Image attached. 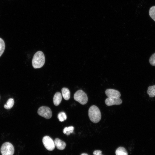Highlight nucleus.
<instances>
[{
    "mask_svg": "<svg viewBox=\"0 0 155 155\" xmlns=\"http://www.w3.org/2000/svg\"><path fill=\"white\" fill-rule=\"evenodd\" d=\"M5 43L3 40L0 38V57L3 53L5 49Z\"/></svg>",
    "mask_w": 155,
    "mask_h": 155,
    "instance_id": "dca6fc26",
    "label": "nucleus"
},
{
    "mask_svg": "<svg viewBox=\"0 0 155 155\" xmlns=\"http://www.w3.org/2000/svg\"><path fill=\"white\" fill-rule=\"evenodd\" d=\"M14 100L13 98H10L8 99L5 104L4 106V108L7 109H11L13 106L14 104Z\"/></svg>",
    "mask_w": 155,
    "mask_h": 155,
    "instance_id": "ddd939ff",
    "label": "nucleus"
},
{
    "mask_svg": "<svg viewBox=\"0 0 155 155\" xmlns=\"http://www.w3.org/2000/svg\"><path fill=\"white\" fill-rule=\"evenodd\" d=\"M62 96L66 100H68L70 97V93L69 90L67 88H63L61 90Z\"/></svg>",
    "mask_w": 155,
    "mask_h": 155,
    "instance_id": "9b49d317",
    "label": "nucleus"
},
{
    "mask_svg": "<svg viewBox=\"0 0 155 155\" xmlns=\"http://www.w3.org/2000/svg\"><path fill=\"white\" fill-rule=\"evenodd\" d=\"M105 93L108 97H114L119 98L121 94L118 90L112 89H108L105 91Z\"/></svg>",
    "mask_w": 155,
    "mask_h": 155,
    "instance_id": "6e6552de",
    "label": "nucleus"
},
{
    "mask_svg": "<svg viewBox=\"0 0 155 155\" xmlns=\"http://www.w3.org/2000/svg\"><path fill=\"white\" fill-rule=\"evenodd\" d=\"M149 14L150 17L155 21V6H153L150 8Z\"/></svg>",
    "mask_w": 155,
    "mask_h": 155,
    "instance_id": "a211bd4d",
    "label": "nucleus"
},
{
    "mask_svg": "<svg viewBox=\"0 0 155 155\" xmlns=\"http://www.w3.org/2000/svg\"><path fill=\"white\" fill-rule=\"evenodd\" d=\"M0 151L2 155H13L14 148L11 143L6 142L1 146Z\"/></svg>",
    "mask_w": 155,
    "mask_h": 155,
    "instance_id": "7ed1b4c3",
    "label": "nucleus"
},
{
    "mask_svg": "<svg viewBox=\"0 0 155 155\" xmlns=\"http://www.w3.org/2000/svg\"><path fill=\"white\" fill-rule=\"evenodd\" d=\"M88 116L90 121L93 123H97L100 121L101 115L100 111L96 106H91L88 110Z\"/></svg>",
    "mask_w": 155,
    "mask_h": 155,
    "instance_id": "f03ea898",
    "label": "nucleus"
},
{
    "mask_svg": "<svg viewBox=\"0 0 155 155\" xmlns=\"http://www.w3.org/2000/svg\"><path fill=\"white\" fill-rule=\"evenodd\" d=\"M43 144L48 150L52 151L55 148L54 142L52 139L48 136H44L42 139Z\"/></svg>",
    "mask_w": 155,
    "mask_h": 155,
    "instance_id": "423d86ee",
    "label": "nucleus"
},
{
    "mask_svg": "<svg viewBox=\"0 0 155 155\" xmlns=\"http://www.w3.org/2000/svg\"><path fill=\"white\" fill-rule=\"evenodd\" d=\"M58 118L61 122H63L67 119V116L65 113L63 112H60L58 115Z\"/></svg>",
    "mask_w": 155,
    "mask_h": 155,
    "instance_id": "f3484780",
    "label": "nucleus"
},
{
    "mask_svg": "<svg viewBox=\"0 0 155 155\" xmlns=\"http://www.w3.org/2000/svg\"><path fill=\"white\" fill-rule=\"evenodd\" d=\"M81 155H88L86 153H83V154H82Z\"/></svg>",
    "mask_w": 155,
    "mask_h": 155,
    "instance_id": "412c9836",
    "label": "nucleus"
},
{
    "mask_svg": "<svg viewBox=\"0 0 155 155\" xmlns=\"http://www.w3.org/2000/svg\"><path fill=\"white\" fill-rule=\"evenodd\" d=\"M105 102L107 106H111L114 105H120L122 103V101L120 98L108 97L105 100Z\"/></svg>",
    "mask_w": 155,
    "mask_h": 155,
    "instance_id": "0eeeda50",
    "label": "nucleus"
},
{
    "mask_svg": "<svg viewBox=\"0 0 155 155\" xmlns=\"http://www.w3.org/2000/svg\"><path fill=\"white\" fill-rule=\"evenodd\" d=\"M62 100V96L59 92H57L55 94L53 98V102L55 105L58 106Z\"/></svg>",
    "mask_w": 155,
    "mask_h": 155,
    "instance_id": "9d476101",
    "label": "nucleus"
},
{
    "mask_svg": "<svg viewBox=\"0 0 155 155\" xmlns=\"http://www.w3.org/2000/svg\"><path fill=\"white\" fill-rule=\"evenodd\" d=\"M38 113L40 116L46 119H49L52 116V112L51 109L46 106H42L38 109Z\"/></svg>",
    "mask_w": 155,
    "mask_h": 155,
    "instance_id": "39448f33",
    "label": "nucleus"
},
{
    "mask_svg": "<svg viewBox=\"0 0 155 155\" xmlns=\"http://www.w3.org/2000/svg\"></svg>",
    "mask_w": 155,
    "mask_h": 155,
    "instance_id": "4be33fe9",
    "label": "nucleus"
},
{
    "mask_svg": "<svg viewBox=\"0 0 155 155\" xmlns=\"http://www.w3.org/2000/svg\"><path fill=\"white\" fill-rule=\"evenodd\" d=\"M147 92L150 97L155 96V85L149 86L148 88Z\"/></svg>",
    "mask_w": 155,
    "mask_h": 155,
    "instance_id": "f8f14e48",
    "label": "nucleus"
},
{
    "mask_svg": "<svg viewBox=\"0 0 155 155\" xmlns=\"http://www.w3.org/2000/svg\"><path fill=\"white\" fill-rule=\"evenodd\" d=\"M74 129V127L72 126H69L68 127H65L63 130L64 133L66 134L67 135H69L70 133H72Z\"/></svg>",
    "mask_w": 155,
    "mask_h": 155,
    "instance_id": "2eb2a0df",
    "label": "nucleus"
},
{
    "mask_svg": "<svg viewBox=\"0 0 155 155\" xmlns=\"http://www.w3.org/2000/svg\"><path fill=\"white\" fill-rule=\"evenodd\" d=\"M74 98L75 100L83 105L86 104L88 101L86 94L82 90H78L75 92Z\"/></svg>",
    "mask_w": 155,
    "mask_h": 155,
    "instance_id": "20e7f679",
    "label": "nucleus"
},
{
    "mask_svg": "<svg viewBox=\"0 0 155 155\" xmlns=\"http://www.w3.org/2000/svg\"><path fill=\"white\" fill-rule=\"evenodd\" d=\"M55 146L60 150H63L66 146L65 143L58 138H56L54 140Z\"/></svg>",
    "mask_w": 155,
    "mask_h": 155,
    "instance_id": "1a4fd4ad",
    "label": "nucleus"
},
{
    "mask_svg": "<svg viewBox=\"0 0 155 155\" xmlns=\"http://www.w3.org/2000/svg\"><path fill=\"white\" fill-rule=\"evenodd\" d=\"M94 155H103L102 154V151L99 150H96L93 152Z\"/></svg>",
    "mask_w": 155,
    "mask_h": 155,
    "instance_id": "aec40b11",
    "label": "nucleus"
},
{
    "mask_svg": "<svg viewBox=\"0 0 155 155\" xmlns=\"http://www.w3.org/2000/svg\"><path fill=\"white\" fill-rule=\"evenodd\" d=\"M116 155H128L126 149L123 147H119L116 150Z\"/></svg>",
    "mask_w": 155,
    "mask_h": 155,
    "instance_id": "4468645a",
    "label": "nucleus"
},
{
    "mask_svg": "<svg viewBox=\"0 0 155 155\" xmlns=\"http://www.w3.org/2000/svg\"><path fill=\"white\" fill-rule=\"evenodd\" d=\"M45 58L43 53L41 51L36 52L34 55L32 61V64L35 69L42 67L44 65Z\"/></svg>",
    "mask_w": 155,
    "mask_h": 155,
    "instance_id": "f257e3e1",
    "label": "nucleus"
},
{
    "mask_svg": "<svg viewBox=\"0 0 155 155\" xmlns=\"http://www.w3.org/2000/svg\"><path fill=\"white\" fill-rule=\"evenodd\" d=\"M149 61L152 65L155 66V53L153 54L150 57Z\"/></svg>",
    "mask_w": 155,
    "mask_h": 155,
    "instance_id": "6ab92c4d",
    "label": "nucleus"
}]
</instances>
